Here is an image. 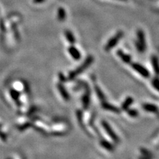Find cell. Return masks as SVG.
<instances>
[{
    "instance_id": "cell-1",
    "label": "cell",
    "mask_w": 159,
    "mask_h": 159,
    "mask_svg": "<svg viewBox=\"0 0 159 159\" xmlns=\"http://www.w3.org/2000/svg\"><path fill=\"white\" fill-rule=\"evenodd\" d=\"M93 62H94V57L92 56V55H89V56L86 58V59L83 62V63L80 67H78L75 70H73L70 72L68 76L69 79H74L77 76L82 73L83 72L86 70L93 63Z\"/></svg>"
},
{
    "instance_id": "cell-2",
    "label": "cell",
    "mask_w": 159,
    "mask_h": 159,
    "mask_svg": "<svg viewBox=\"0 0 159 159\" xmlns=\"http://www.w3.org/2000/svg\"><path fill=\"white\" fill-rule=\"evenodd\" d=\"M137 41L135 43V46L137 50L140 53H144L146 50L147 44L146 39H145L144 33L143 30L139 29L137 31Z\"/></svg>"
},
{
    "instance_id": "cell-3",
    "label": "cell",
    "mask_w": 159,
    "mask_h": 159,
    "mask_svg": "<svg viewBox=\"0 0 159 159\" xmlns=\"http://www.w3.org/2000/svg\"><path fill=\"white\" fill-rule=\"evenodd\" d=\"M123 35H124V33L123 31H122L117 32L115 35L113 36L111 39L108 41V42L107 43V44H105V46L104 47V50L107 52H109L111 50H112L113 48L115 47L117 44H118L120 40L123 38Z\"/></svg>"
},
{
    "instance_id": "cell-4",
    "label": "cell",
    "mask_w": 159,
    "mask_h": 159,
    "mask_svg": "<svg viewBox=\"0 0 159 159\" xmlns=\"http://www.w3.org/2000/svg\"><path fill=\"white\" fill-rule=\"evenodd\" d=\"M131 67L135 70L137 71L138 73H139L143 76L145 78L149 77V72L144 67H143L142 65H141L139 63H132L131 64Z\"/></svg>"
},
{
    "instance_id": "cell-5",
    "label": "cell",
    "mask_w": 159,
    "mask_h": 159,
    "mask_svg": "<svg viewBox=\"0 0 159 159\" xmlns=\"http://www.w3.org/2000/svg\"><path fill=\"white\" fill-rule=\"evenodd\" d=\"M68 51L69 54H70V56L73 58V59L76 60H78L81 58L80 52L74 46H70L68 48Z\"/></svg>"
},
{
    "instance_id": "cell-6",
    "label": "cell",
    "mask_w": 159,
    "mask_h": 159,
    "mask_svg": "<svg viewBox=\"0 0 159 159\" xmlns=\"http://www.w3.org/2000/svg\"><path fill=\"white\" fill-rule=\"evenodd\" d=\"M117 55H118V57L121 58V60H123L125 63L128 64V63H131V57L130 55L125 54L123 51L121 50H117Z\"/></svg>"
},
{
    "instance_id": "cell-7",
    "label": "cell",
    "mask_w": 159,
    "mask_h": 159,
    "mask_svg": "<svg viewBox=\"0 0 159 159\" xmlns=\"http://www.w3.org/2000/svg\"><path fill=\"white\" fill-rule=\"evenodd\" d=\"M151 62L152 64H153V67L154 70V72H156L157 74H159V60L157 57L153 56L151 58Z\"/></svg>"
},
{
    "instance_id": "cell-8",
    "label": "cell",
    "mask_w": 159,
    "mask_h": 159,
    "mask_svg": "<svg viewBox=\"0 0 159 159\" xmlns=\"http://www.w3.org/2000/svg\"><path fill=\"white\" fill-rule=\"evenodd\" d=\"M65 36L67 38V41L70 44H74L76 43V39L75 37L74 36V34H72V33L69 30H66L65 31Z\"/></svg>"
},
{
    "instance_id": "cell-9",
    "label": "cell",
    "mask_w": 159,
    "mask_h": 159,
    "mask_svg": "<svg viewBox=\"0 0 159 159\" xmlns=\"http://www.w3.org/2000/svg\"><path fill=\"white\" fill-rule=\"evenodd\" d=\"M67 17V13H66L65 9L63 8H60L58 9V19L60 21H64Z\"/></svg>"
},
{
    "instance_id": "cell-10",
    "label": "cell",
    "mask_w": 159,
    "mask_h": 159,
    "mask_svg": "<svg viewBox=\"0 0 159 159\" xmlns=\"http://www.w3.org/2000/svg\"><path fill=\"white\" fill-rule=\"evenodd\" d=\"M58 89H59V90H60V92L61 93L62 96H63V98L67 99L68 98V95H67V92H66L65 88L61 84H58Z\"/></svg>"
},
{
    "instance_id": "cell-11",
    "label": "cell",
    "mask_w": 159,
    "mask_h": 159,
    "mask_svg": "<svg viewBox=\"0 0 159 159\" xmlns=\"http://www.w3.org/2000/svg\"><path fill=\"white\" fill-rule=\"evenodd\" d=\"M153 84L155 87L159 89V80H158L157 79H154V80L153 81Z\"/></svg>"
},
{
    "instance_id": "cell-12",
    "label": "cell",
    "mask_w": 159,
    "mask_h": 159,
    "mask_svg": "<svg viewBox=\"0 0 159 159\" xmlns=\"http://www.w3.org/2000/svg\"><path fill=\"white\" fill-rule=\"evenodd\" d=\"M0 27H1V29L2 31H5V27L4 26V23H3V21L2 19H1V21H0Z\"/></svg>"
},
{
    "instance_id": "cell-13",
    "label": "cell",
    "mask_w": 159,
    "mask_h": 159,
    "mask_svg": "<svg viewBox=\"0 0 159 159\" xmlns=\"http://www.w3.org/2000/svg\"><path fill=\"white\" fill-rule=\"evenodd\" d=\"M45 2V0H33V2L34 3H41Z\"/></svg>"
},
{
    "instance_id": "cell-14",
    "label": "cell",
    "mask_w": 159,
    "mask_h": 159,
    "mask_svg": "<svg viewBox=\"0 0 159 159\" xmlns=\"http://www.w3.org/2000/svg\"><path fill=\"white\" fill-rule=\"evenodd\" d=\"M121 1H126V0H121Z\"/></svg>"
}]
</instances>
